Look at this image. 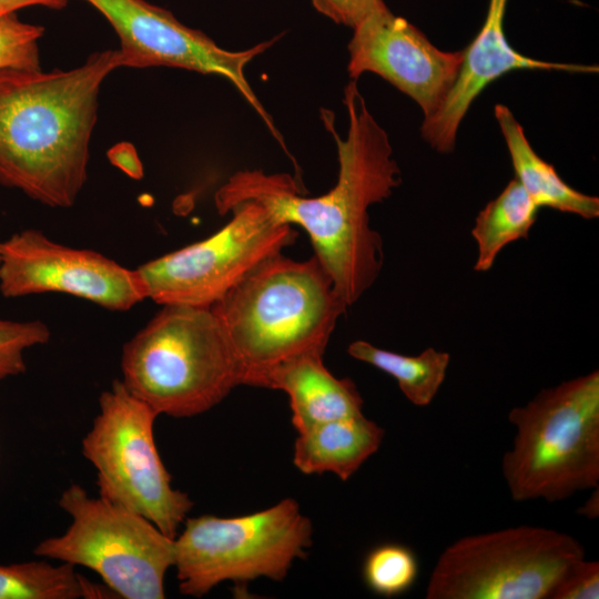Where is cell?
Listing matches in <instances>:
<instances>
[{"mask_svg":"<svg viewBox=\"0 0 599 599\" xmlns=\"http://www.w3.org/2000/svg\"><path fill=\"white\" fill-rule=\"evenodd\" d=\"M538 206L512 179L497 197L478 213L471 235L477 244L476 272L489 271L508 244L527 238L536 222Z\"/></svg>","mask_w":599,"mask_h":599,"instance_id":"cell-18","label":"cell"},{"mask_svg":"<svg viewBox=\"0 0 599 599\" xmlns=\"http://www.w3.org/2000/svg\"><path fill=\"white\" fill-rule=\"evenodd\" d=\"M501 471L516 501H560L599 486V372L540 390L510 410Z\"/></svg>","mask_w":599,"mask_h":599,"instance_id":"cell-5","label":"cell"},{"mask_svg":"<svg viewBox=\"0 0 599 599\" xmlns=\"http://www.w3.org/2000/svg\"><path fill=\"white\" fill-rule=\"evenodd\" d=\"M211 236L151 260L136 270L146 298L162 305L211 307L267 258L292 245L297 232L255 201H242Z\"/></svg>","mask_w":599,"mask_h":599,"instance_id":"cell-10","label":"cell"},{"mask_svg":"<svg viewBox=\"0 0 599 599\" xmlns=\"http://www.w3.org/2000/svg\"><path fill=\"white\" fill-rule=\"evenodd\" d=\"M495 118L506 142L518 182L538 207H550L586 220L599 216V199L575 190L541 159L526 138L510 109L495 105Z\"/></svg>","mask_w":599,"mask_h":599,"instance_id":"cell-17","label":"cell"},{"mask_svg":"<svg viewBox=\"0 0 599 599\" xmlns=\"http://www.w3.org/2000/svg\"><path fill=\"white\" fill-rule=\"evenodd\" d=\"M99 407L82 454L97 469L100 497L143 516L174 539L193 501L172 487L158 451L153 426L159 415L121 380L102 392Z\"/></svg>","mask_w":599,"mask_h":599,"instance_id":"cell-9","label":"cell"},{"mask_svg":"<svg viewBox=\"0 0 599 599\" xmlns=\"http://www.w3.org/2000/svg\"><path fill=\"white\" fill-rule=\"evenodd\" d=\"M344 104L348 115L344 139L335 131L332 114L322 112L336 141L339 166L329 191L307 197L288 174L246 170L230 176L214 201L221 214L238 202L255 201L280 222L304 229L315 258L351 306L374 284L383 266V242L369 225L368 209L400 184V170L388 135L368 110L356 80L346 85Z\"/></svg>","mask_w":599,"mask_h":599,"instance_id":"cell-1","label":"cell"},{"mask_svg":"<svg viewBox=\"0 0 599 599\" xmlns=\"http://www.w3.org/2000/svg\"><path fill=\"white\" fill-rule=\"evenodd\" d=\"M83 1L97 9L119 37L120 68L169 67L222 77L238 90L282 142L245 77L246 65L276 39L233 51L221 48L202 31L185 26L172 12L145 0Z\"/></svg>","mask_w":599,"mask_h":599,"instance_id":"cell-11","label":"cell"},{"mask_svg":"<svg viewBox=\"0 0 599 599\" xmlns=\"http://www.w3.org/2000/svg\"><path fill=\"white\" fill-rule=\"evenodd\" d=\"M348 354L361 362L373 365L394 377L405 397L415 406L429 405L443 385L450 355L433 347L419 355L406 356L374 346L366 341H355Z\"/></svg>","mask_w":599,"mask_h":599,"instance_id":"cell-19","label":"cell"},{"mask_svg":"<svg viewBox=\"0 0 599 599\" xmlns=\"http://www.w3.org/2000/svg\"><path fill=\"white\" fill-rule=\"evenodd\" d=\"M121 382L158 415H200L243 384L244 370L212 307L162 305L125 343Z\"/></svg>","mask_w":599,"mask_h":599,"instance_id":"cell-4","label":"cell"},{"mask_svg":"<svg viewBox=\"0 0 599 599\" xmlns=\"http://www.w3.org/2000/svg\"><path fill=\"white\" fill-rule=\"evenodd\" d=\"M347 71L352 80L375 73L434 114L458 74L463 50L444 51L383 0L353 28Z\"/></svg>","mask_w":599,"mask_h":599,"instance_id":"cell-13","label":"cell"},{"mask_svg":"<svg viewBox=\"0 0 599 599\" xmlns=\"http://www.w3.org/2000/svg\"><path fill=\"white\" fill-rule=\"evenodd\" d=\"M508 0H489L485 21L463 49V61L456 80L439 109L424 118L420 132L432 149L450 153L460 123L475 99L491 82L514 70L597 73V65L549 62L519 53L508 42L504 18Z\"/></svg>","mask_w":599,"mask_h":599,"instance_id":"cell-14","label":"cell"},{"mask_svg":"<svg viewBox=\"0 0 599 599\" xmlns=\"http://www.w3.org/2000/svg\"><path fill=\"white\" fill-rule=\"evenodd\" d=\"M118 49L50 72L0 70V184L50 207L72 206L88 176L99 92Z\"/></svg>","mask_w":599,"mask_h":599,"instance_id":"cell-2","label":"cell"},{"mask_svg":"<svg viewBox=\"0 0 599 599\" xmlns=\"http://www.w3.org/2000/svg\"><path fill=\"white\" fill-rule=\"evenodd\" d=\"M598 487L595 488L589 499L580 507L578 512L587 518L593 519L599 515V494Z\"/></svg>","mask_w":599,"mask_h":599,"instance_id":"cell-27","label":"cell"},{"mask_svg":"<svg viewBox=\"0 0 599 599\" xmlns=\"http://www.w3.org/2000/svg\"><path fill=\"white\" fill-rule=\"evenodd\" d=\"M111 593L106 586L90 582L68 562L0 565V599L110 598Z\"/></svg>","mask_w":599,"mask_h":599,"instance_id":"cell-20","label":"cell"},{"mask_svg":"<svg viewBox=\"0 0 599 599\" xmlns=\"http://www.w3.org/2000/svg\"><path fill=\"white\" fill-rule=\"evenodd\" d=\"M44 28L21 21L16 13L0 17V70L40 68L39 40Z\"/></svg>","mask_w":599,"mask_h":599,"instance_id":"cell-23","label":"cell"},{"mask_svg":"<svg viewBox=\"0 0 599 599\" xmlns=\"http://www.w3.org/2000/svg\"><path fill=\"white\" fill-rule=\"evenodd\" d=\"M585 557L572 536L516 526L463 537L439 555L427 599H549L565 571Z\"/></svg>","mask_w":599,"mask_h":599,"instance_id":"cell-8","label":"cell"},{"mask_svg":"<svg viewBox=\"0 0 599 599\" xmlns=\"http://www.w3.org/2000/svg\"><path fill=\"white\" fill-rule=\"evenodd\" d=\"M599 562L585 557L573 562L555 586L549 599H598Z\"/></svg>","mask_w":599,"mask_h":599,"instance_id":"cell-24","label":"cell"},{"mask_svg":"<svg viewBox=\"0 0 599 599\" xmlns=\"http://www.w3.org/2000/svg\"><path fill=\"white\" fill-rule=\"evenodd\" d=\"M0 247H1V241H0Z\"/></svg>","mask_w":599,"mask_h":599,"instance_id":"cell-28","label":"cell"},{"mask_svg":"<svg viewBox=\"0 0 599 599\" xmlns=\"http://www.w3.org/2000/svg\"><path fill=\"white\" fill-rule=\"evenodd\" d=\"M253 386L266 370L304 355H324L347 305L319 262L280 253L211 306Z\"/></svg>","mask_w":599,"mask_h":599,"instance_id":"cell-3","label":"cell"},{"mask_svg":"<svg viewBox=\"0 0 599 599\" xmlns=\"http://www.w3.org/2000/svg\"><path fill=\"white\" fill-rule=\"evenodd\" d=\"M418 576V561L408 547L388 542L372 549L363 564V579L375 593L394 597L406 592Z\"/></svg>","mask_w":599,"mask_h":599,"instance_id":"cell-21","label":"cell"},{"mask_svg":"<svg viewBox=\"0 0 599 599\" xmlns=\"http://www.w3.org/2000/svg\"><path fill=\"white\" fill-rule=\"evenodd\" d=\"M71 517L60 536L40 541L38 557L58 559L95 571L116 597L163 599L164 577L174 566V539L143 516L79 485L58 501Z\"/></svg>","mask_w":599,"mask_h":599,"instance_id":"cell-7","label":"cell"},{"mask_svg":"<svg viewBox=\"0 0 599 599\" xmlns=\"http://www.w3.org/2000/svg\"><path fill=\"white\" fill-rule=\"evenodd\" d=\"M384 435L364 414L322 423L298 433L293 461L306 475L329 471L347 480L378 450Z\"/></svg>","mask_w":599,"mask_h":599,"instance_id":"cell-16","label":"cell"},{"mask_svg":"<svg viewBox=\"0 0 599 599\" xmlns=\"http://www.w3.org/2000/svg\"><path fill=\"white\" fill-rule=\"evenodd\" d=\"M68 0H0V17L16 13L18 10L27 7H44L53 10L63 9Z\"/></svg>","mask_w":599,"mask_h":599,"instance_id":"cell-26","label":"cell"},{"mask_svg":"<svg viewBox=\"0 0 599 599\" xmlns=\"http://www.w3.org/2000/svg\"><path fill=\"white\" fill-rule=\"evenodd\" d=\"M313 527L292 498L251 515L187 518L174 538V566L183 595L202 597L219 583L266 577L282 581L312 545Z\"/></svg>","mask_w":599,"mask_h":599,"instance_id":"cell-6","label":"cell"},{"mask_svg":"<svg viewBox=\"0 0 599 599\" xmlns=\"http://www.w3.org/2000/svg\"><path fill=\"white\" fill-rule=\"evenodd\" d=\"M378 0H312L313 7L335 23L356 26Z\"/></svg>","mask_w":599,"mask_h":599,"instance_id":"cell-25","label":"cell"},{"mask_svg":"<svg viewBox=\"0 0 599 599\" xmlns=\"http://www.w3.org/2000/svg\"><path fill=\"white\" fill-rule=\"evenodd\" d=\"M0 293L8 298L63 293L110 311H129L146 300L136 268L92 250L61 244L37 229L1 241Z\"/></svg>","mask_w":599,"mask_h":599,"instance_id":"cell-12","label":"cell"},{"mask_svg":"<svg viewBox=\"0 0 599 599\" xmlns=\"http://www.w3.org/2000/svg\"><path fill=\"white\" fill-rule=\"evenodd\" d=\"M50 337V328L42 321L0 318V380L24 373V353L48 343Z\"/></svg>","mask_w":599,"mask_h":599,"instance_id":"cell-22","label":"cell"},{"mask_svg":"<svg viewBox=\"0 0 599 599\" xmlns=\"http://www.w3.org/2000/svg\"><path fill=\"white\" fill-rule=\"evenodd\" d=\"M253 386L287 394L297 433L315 425L363 414V398L348 378L335 377L323 355H304L263 373Z\"/></svg>","mask_w":599,"mask_h":599,"instance_id":"cell-15","label":"cell"}]
</instances>
